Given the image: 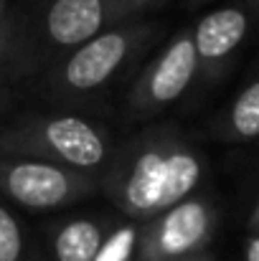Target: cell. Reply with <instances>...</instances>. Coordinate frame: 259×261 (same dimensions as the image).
Returning <instances> with one entry per match:
<instances>
[{
  "label": "cell",
  "instance_id": "1",
  "mask_svg": "<svg viewBox=\"0 0 259 261\" xmlns=\"http://www.w3.org/2000/svg\"><path fill=\"white\" fill-rule=\"evenodd\" d=\"M208 160L201 147L171 122L145 124L127 140L102 175L107 203L132 221H150L203 190Z\"/></svg>",
  "mask_w": 259,
  "mask_h": 261
},
{
  "label": "cell",
  "instance_id": "2",
  "mask_svg": "<svg viewBox=\"0 0 259 261\" xmlns=\"http://www.w3.org/2000/svg\"><path fill=\"white\" fill-rule=\"evenodd\" d=\"M166 25L148 15L125 18L79 48L69 51L54 66L33 79V91L56 109H77L91 114L122 84L148 54L160 48Z\"/></svg>",
  "mask_w": 259,
  "mask_h": 261
},
{
  "label": "cell",
  "instance_id": "3",
  "mask_svg": "<svg viewBox=\"0 0 259 261\" xmlns=\"http://www.w3.org/2000/svg\"><path fill=\"white\" fill-rule=\"evenodd\" d=\"M120 140L94 114L77 109H33L0 129V155L38 158L102 180Z\"/></svg>",
  "mask_w": 259,
  "mask_h": 261
},
{
  "label": "cell",
  "instance_id": "4",
  "mask_svg": "<svg viewBox=\"0 0 259 261\" xmlns=\"http://www.w3.org/2000/svg\"><path fill=\"white\" fill-rule=\"evenodd\" d=\"M13 8L23 82H33L69 51L127 18L112 0H23Z\"/></svg>",
  "mask_w": 259,
  "mask_h": 261
},
{
  "label": "cell",
  "instance_id": "5",
  "mask_svg": "<svg viewBox=\"0 0 259 261\" xmlns=\"http://www.w3.org/2000/svg\"><path fill=\"white\" fill-rule=\"evenodd\" d=\"M201 82V64L191 25L178 28L145 61L122 99L120 119L127 127H145Z\"/></svg>",
  "mask_w": 259,
  "mask_h": 261
},
{
  "label": "cell",
  "instance_id": "6",
  "mask_svg": "<svg viewBox=\"0 0 259 261\" xmlns=\"http://www.w3.org/2000/svg\"><path fill=\"white\" fill-rule=\"evenodd\" d=\"M0 195L18 211L54 213L102 195V180L38 158L0 155Z\"/></svg>",
  "mask_w": 259,
  "mask_h": 261
},
{
  "label": "cell",
  "instance_id": "7",
  "mask_svg": "<svg viewBox=\"0 0 259 261\" xmlns=\"http://www.w3.org/2000/svg\"><path fill=\"white\" fill-rule=\"evenodd\" d=\"M221 213L211 193L201 190L143 223L137 261H178L208 251Z\"/></svg>",
  "mask_w": 259,
  "mask_h": 261
},
{
  "label": "cell",
  "instance_id": "8",
  "mask_svg": "<svg viewBox=\"0 0 259 261\" xmlns=\"http://www.w3.org/2000/svg\"><path fill=\"white\" fill-rule=\"evenodd\" d=\"M249 28L252 10L242 0L211 8L191 23L193 46L201 64V82L211 84L229 71L234 56L247 43Z\"/></svg>",
  "mask_w": 259,
  "mask_h": 261
},
{
  "label": "cell",
  "instance_id": "9",
  "mask_svg": "<svg viewBox=\"0 0 259 261\" xmlns=\"http://www.w3.org/2000/svg\"><path fill=\"white\" fill-rule=\"evenodd\" d=\"M120 218L122 213L114 208L54 218L41 228L43 249L51 261H94Z\"/></svg>",
  "mask_w": 259,
  "mask_h": 261
},
{
  "label": "cell",
  "instance_id": "10",
  "mask_svg": "<svg viewBox=\"0 0 259 261\" xmlns=\"http://www.w3.org/2000/svg\"><path fill=\"white\" fill-rule=\"evenodd\" d=\"M214 135L229 145L259 142V71L234 94L229 107L219 114Z\"/></svg>",
  "mask_w": 259,
  "mask_h": 261
},
{
  "label": "cell",
  "instance_id": "11",
  "mask_svg": "<svg viewBox=\"0 0 259 261\" xmlns=\"http://www.w3.org/2000/svg\"><path fill=\"white\" fill-rule=\"evenodd\" d=\"M0 261H51L38 233L18 216V208L0 195Z\"/></svg>",
  "mask_w": 259,
  "mask_h": 261
},
{
  "label": "cell",
  "instance_id": "12",
  "mask_svg": "<svg viewBox=\"0 0 259 261\" xmlns=\"http://www.w3.org/2000/svg\"><path fill=\"white\" fill-rule=\"evenodd\" d=\"M143 244V223L132 218H120L117 226L104 239L94 261H137Z\"/></svg>",
  "mask_w": 259,
  "mask_h": 261
},
{
  "label": "cell",
  "instance_id": "13",
  "mask_svg": "<svg viewBox=\"0 0 259 261\" xmlns=\"http://www.w3.org/2000/svg\"><path fill=\"white\" fill-rule=\"evenodd\" d=\"M15 5V3H13ZM20 59H18V25H15V8L0 25V101L13 84H20Z\"/></svg>",
  "mask_w": 259,
  "mask_h": 261
},
{
  "label": "cell",
  "instance_id": "14",
  "mask_svg": "<svg viewBox=\"0 0 259 261\" xmlns=\"http://www.w3.org/2000/svg\"><path fill=\"white\" fill-rule=\"evenodd\" d=\"M127 18L132 15H145V8H148V0H112Z\"/></svg>",
  "mask_w": 259,
  "mask_h": 261
},
{
  "label": "cell",
  "instance_id": "15",
  "mask_svg": "<svg viewBox=\"0 0 259 261\" xmlns=\"http://www.w3.org/2000/svg\"><path fill=\"white\" fill-rule=\"evenodd\" d=\"M244 261H259V233H249V236H247Z\"/></svg>",
  "mask_w": 259,
  "mask_h": 261
},
{
  "label": "cell",
  "instance_id": "16",
  "mask_svg": "<svg viewBox=\"0 0 259 261\" xmlns=\"http://www.w3.org/2000/svg\"><path fill=\"white\" fill-rule=\"evenodd\" d=\"M247 231L249 233H259V198L254 200V205H252V211L247 216Z\"/></svg>",
  "mask_w": 259,
  "mask_h": 261
},
{
  "label": "cell",
  "instance_id": "17",
  "mask_svg": "<svg viewBox=\"0 0 259 261\" xmlns=\"http://www.w3.org/2000/svg\"><path fill=\"white\" fill-rule=\"evenodd\" d=\"M10 10H13V0H0V25L5 23V18L10 15Z\"/></svg>",
  "mask_w": 259,
  "mask_h": 261
},
{
  "label": "cell",
  "instance_id": "18",
  "mask_svg": "<svg viewBox=\"0 0 259 261\" xmlns=\"http://www.w3.org/2000/svg\"><path fill=\"white\" fill-rule=\"evenodd\" d=\"M178 261H214L211 251H203V254H196V256H188V259H178Z\"/></svg>",
  "mask_w": 259,
  "mask_h": 261
},
{
  "label": "cell",
  "instance_id": "19",
  "mask_svg": "<svg viewBox=\"0 0 259 261\" xmlns=\"http://www.w3.org/2000/svg\"><path fill=\"white\" fill-rule=\"evenodd\" d=\"M171 0H148V8H145V13H150V10H158V8H163V5H168Z\"/></svg>",
  "mask_w": 259,
  "mask_h": 261
},
{
  "label": "cell",
  "instance_id": "20",
  "mask_svg": "<svg viewBox=\"0 0 259 261\" xmlns=\"http://www.w3.org/2000/svg\"><path fill=\"white\" fill-rule=\"evenodd\" d=\"M191 8H201V5H208V3H214V0H185Z\"/></svg>",
  "mask_w": 259,
  "mask_h": 261
},
{
  "label": "cell",
  "instance_id": "21",
  "mask_svg": "<svg viewBox=\"0 0 259 261\" xmlns=\"http://www.w3.org/2000/svg\"><path fill=\"white\" fill-rule=\"evenodd\" d=\"M244 3L249 5V10H252V13H257L259 15V0H244Z\"/></svg>",
  "mask_w": 259,
  "mask_h": 261
}]
</instances>
